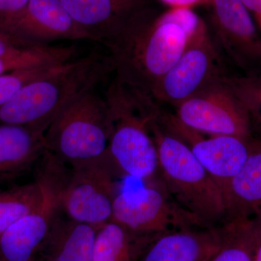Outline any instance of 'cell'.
Instances as JSON below:
<instances>
[{"label":"cell","mask_w":261,"mask_h":261,"mask_svg":"<svg viewBox=\"0 0 261 261\" xmlns=\"http://www.w3.org/2000/svg\"><path fill=\"white\" fill-rule=\"evenodd\" d=\"M201 21L190 8H170L161 14L153 6L145 10L104 46L115 76L152 97L154 86L179 59Z\"/></svg>","instance_id":"cell-1"},{"label":"cell","mask_w":261,"mask_h":261,"mask_svg":"<svg viewBox=\"0 0 261 261\" xmlns=\"http://www.w3.org/2000/svg\"><path fill=\"white\" fill-rule=\"evenodd\" d=\"M109 120L108 154L118 173L154 181L159 154L150 126L162 112L149 94L114 77L103 94Z\"/></svg>","instance_id":"cell-2"},{"label":"cell","mask_w":261,"mask_h":261,"mask_svg":"<svg viewBox=\"0 0 261 261\" xmlns=\"http://www.w3.org/2000/svg\"><path fill=\"white\" fill-rule=\"evenodd\" d=\"M114 73L108 53L93 50L20 89L0 108V123L45 132L62 110Z\"/></svg>","instance_id":"cell-3"},{"label":"cell","mask_w":261,"mask_h":261,"mask_svg":"<svg viewBox=\"0 0 261 261\" xmlns=\"http://www.w3.org/2000/svg\"><path fill=\"white\" fill-rule=\"evenodd\" d=\"M162 114L152 123L150 132L166 191L180 208L205 227L224 224L227 208L221 187L185 142L163 123Z\"/></svg>","instance_id":"cell-4"},{"label":"cell","mask_w":261,"mask_h":261,"mask_svg":"<svg viewBox=\"0 0 261 261\" xmlns=\"http://www.w3.org/2000/svg\"><path fill=\"white\" fill-rule=\"evenodd\" d=\"M109 120L104 95L92 89L65 106L44 132L46 149L66 165L108 153Z\"/></svg>","instance_id":"cell-5"},{"label":"cell","mask_w":261,"mask_h":261,"mask_svg":"<svg viewBox=\"0 0 261 261\" xmlns=\"http://www.w3.org/2000/svg\"><path fill=\"white\" fill-rule=\"evenodd\" d=\"M41 163L37 177L44 187V200L0 235V261H34L61 213V194L68 169L50 154Z\"/></svg>","instance_id":"cell-6"},{"label":"cell","mask_w":261,"mask_h":261,"mask_svg":"<svg viewBox=\"0 0 261 261\" xmlns=\"http://www.w3.org/2000/svg\"><path fill=\"white\" fill-rule=\"evenodd\" d=\"M118 173L108 152L102 157L71 165L62 189V212L97 228L112 220Z\"/></svg>","instance_id":"cell-7"},{"label":"cell","mask_w":261,"mask_h":261,"mask_svg":"<svg viewBox=\"0 0 261 261\" xmlns=\"http://www.w3.org/2000/svg\"><path fill=\"white\" fill-rule=\"evenodd\" d=\"M222 54L202 20L179 59L154 86L152 97L159 104L177 107L227 75Z\"/></svg>","instance_id":"cell-8"},{"label":"cell","mask_w":261,"mask_h":261,"mask_svg":"<svg viewBox=\"0 0 261 261\" xmlns=\"http://www.w3.org/2000/svg\"><path fill=\"white\" fill-rule=\"evenodd\" d=\"M227 76L181 102L176 108L175 118L185 126L201 133L250 140L251 116Z\"/></svg>","instance_id":"cell-9"},{"label":"cell","mask_w":261,"mask_h":261,"mask_svg":"<svg viewBox=\"0 0 261 261\" xmlns=\"http://www.w3.org/2000/svg\"><path fill=\"white\" fill-rule=\"evenodd\" d=\"M146 185L137 191L116 195L113 221L137 232L152 235L181 228L205 227L175 203L162 181Z\"/></svg>","instance_id":"cell-10"},{"label":"cell","mask_w":261,"mask_h":261,"mask_svg":"<svg viewBox=\"0 0 261 261\" xmlns=\"http://www.w3.org/2000/svg\"><path fill=\"white\" fill-rule=\"evenodd\" d=\"M216 44L245 75L261 73V37L241 0H211Z\"/></svg>","instance_id":"cell-11"},{"label":"cell","mask_w":261,"mask_h":261,"mask_svg":"<svg viewBox=\"0 0 261 261\" xmlns=\"http://www.w3.org/2000/svg\"><path fill=\"white\" fill-rule=\"evenodd\" d=\"M163 121L175 135L188 146L200 164L205 168L224 191L230 181L244 167L250 152V140L231 135H209L202 133L182 124L174 115L163 113Z\"/></svg>","instance_id":"cell-12"},{"label":"cell","mask_w":261,"mask_h":261,"mask_svg":"<svg viewBox=\"0 0 261 261\" xmlns=\"http://www.w3.org/2000/svg\"><path fill=\"white\" fill-rule=\"evenodd\" d=\"M0 33L24 46L49 45L58 40H90L59 0H29L18 14L0 20Z\"/></svg>","instance_id":"cell-13"},{"label":"cell","mask_w":261,"mask_h":261,"mask_svg":"<svg viewBox=\"0 0 261 261\" xmlns=\"http://www.w3.org/2000/svg\"><path fill=\"white\" fill-rule=\"evenodd\" d=\"M91 41L106 45L146 10L151 0H59Z\"/></svg>","instance_id":"cell-14"},{"label":"cell","mask_w":261,"mask_h":261,"mask_svg":"<svg viewBox=\"0 0 261 261\" xmlns=\"http://www.w3.org/2000/svg\"><path fill=\"white\" fill-rule=\"evenodd\" d=\"M222 224L174 230L149 243L138 261H207L217 250Z\"/></svg>","instance_id":"cell-15"},{"label":"cell","mask_w":261,"mask_h":261,"mask_svg":"<svg viewBox=\"0 0 261 261\" xmlns=\"http://www.w3.org/2000/svg\"><path fill=\"white\" fill-rule=\"evenodd\" d=\"M97 230L61 211L34 261H92Z\"/></svg>","instance_id":"cell-16"},{"label":"cell","mask_w":261,"mask_h":261,"mask_svg":"<svg viewBox=\"0 0 261 261\" xmlns=\"http://www.w3.org/2000/svg\"><path fill=\"white\" fill-rule=\"evenodd\" d=\"M46 150L44 132L30 126L0 123V181L32 168Z\"/></svg>","instance_id":"cell-17"},{"label":"cell","mask_w":261,"mask_h":261,"mask_svg":"<svg viewBox=\"0 0 261 261\" xmlns=\"http://www.w3.org/2000/svg\"><path fill=\"white\" fill-rule=\"evenodd\" d=\"M227 219L261 217V142L252 139L251 152L244 167L224 191Z\"/></svg>","instance_id":"cell-18"},{"label":"cell","mask_w":261,"mask_h":261,"mask_svg":"<svg viewBox=\"0 0 261 261\" xmlns=\"http://www.w3.org/2000/svg\"><path fill=\"white\" fill-rule=\"evenodd\" d=\"M158 236L137 232L111 220L97 228L92 261H138Z\"/></svg>","instance_id":"cell-19"},{"label":"cell","mask_w":261,"mask_h":261,"mask_svg":"<svg viewBox=\"0 0 261 261\" xmlns=\"http://www.w3.org/2000/svg\"><path fill=\"white\" fill-rule=\"evenodd\" d=\"M255 221L236 217L224 222L219 247L207 261H253L257 243Z\"/></svg>","instance_id":"cell-20"},{"label":"cell","mask_w":261,"mask_h":261,"mask_svg":"<svg viewBox=\"0 0 261 261\" xmlns=\"http://www.w3.org/2000/svg\"><path fill=\"white\" fill-rule=\"evenodd\" d=\"M42 182L35 181L0 190V235L19 219L37 209L44 200Z\"/></svg>","instance_id":"cell-21"},{"label":"cell","mask_w":261,"mask_h":261,"mask_svg":"<svg viewBox=\"0 0 261 261\" xmlns=\"http://www.w3.org/2000/svg\"><path fill=\"white\" fill-rule=\"evenodd\" d=\"M76 47L34 45L0 58V75L22 68L45 65H61L71 61Z\"/></svg>","instance_id":"cell-22"},{"label":"cell","mask_w":261,"mask_h":261,"mask_svg":"<svg viewBox=\"0 0 261 261\" xmlns=\"http://www.w3.org/2000/svg\"><path fill=\"white\" fill-rule=\"evenodd\" d=\"M64 64L39 65L0 75V108L9 102L27 84L50 74Z\"/></svg>","instance_id":"cell-23"},{"label":"cell","mask_w":261,"mask_h":261,"mask_svg":"<svg viewBox=\"0 0 261 261\" xmlns=\"http://www.w3.org/2000/svg\"><path fill=\"white\" fill-rule=\"evenodd\" d=\"M227 80L250 116H261V73L243 76L228 75Z\"/></svg>","instance_id":"cell-24"},{"label":"cell","mask_w":261,"mask_h":261,"mask_svg":"<svg viewBox=\"0 0 261 261\" xmlns=\"http://www.w3.org/2000/svg\"><path fill=\"white\" fill-rule=\"evenodd\" d=\"M29 2V0H0V20L18 14Z\"/></svg>","instance_id":"cell-25"},{"label":"cell","mask_w":261,"mask_h":261,"mask_svg":"<svg viewBox=\"0 0 261 261\" xmlns=\"http://www.w3.org/2000/svg\"><path fill=\"white\" fill-rule=\"evenodd\" d=\"M27 47L30 46L22 45L11 37L0 33V58L9 56Z\"/></svg>","instance_id":"cell-26"},{"label":"cell","mask_w":261,"mask_h":261,"mask_svg":"<svg viewBox=\"0 0 261 261\" xmlns=\"http://www.w3.org/2000/svg\"><path fill=\"white\" fill-rule=\"evenodd\" d=\"M170 8H190L198 5H210L211 0H159Z\"/></svg>","instance_id":"cell-27"},{"label":"cell","mask_w":261,"mask_h":261,"mask_svg":"<svg viewBox=\"0 0 261 261\" xmlns=\"http://www.w3.org/2000/svg\"><path fill=\"white\" fill-rule=\"evenodd\" d=\"M250 14L261 37V0H241Z\"/></svg>","instance_id":"cell-28"},{"label":"cell","mask_w":261,"mask_h":261,"mask_svg":"<svg viewBox=\"0 0 261 261\" xmlns=\"http://www.w3.org/2000/svg\"><path fill=\"white\" fill-rule=\"evenodd\" d=\"M251 119L252 126L256 127L257 130H258L259 133L260 134V140L259 141L261 142V116H252Z\"/></svg>","instance_id":"cell-29"},{"label":"cell","mask_w":261,"mask_h":261,"mask_svg":"<svg viewBox=\"0 0 261 261\" xmlns=\"http://www.w3.org/2000/svg\"><path fill=\"white\" fill-rule=\"evenodd\" d=\"M253 261H261V242L257 238V243L254 254Z\"/></svg>","instance_id":"cell-30"},{"label":"cell","mask_w":261,"mask_h":261,"mask_svg":"<svg viewBox=\"0 0 261 261\" xmlns=\"http://www.w3.org/2000/svg\"><path fill=\"white\" fill-rule=\"evenodd\" d=\"M255 220H256V221H255V224H256L257 238H258L259 240L261 242V217Z\"/></svg>","instance_id":"cell-31"}]
</instances>
